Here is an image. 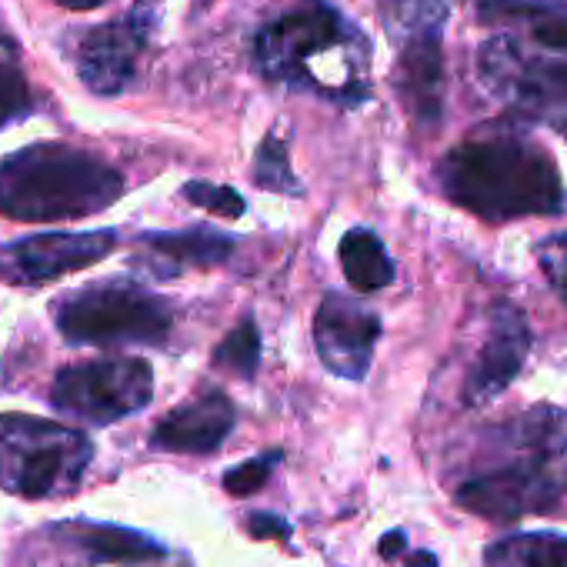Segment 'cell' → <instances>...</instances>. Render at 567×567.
<instances>
[{
  "mask_svg": "<svg viewBox=\"0 0 567 567\" xmlns=\"http://www.w3.org/2000/svg\"><path fill=\"white\" fill-rule=\"evenodd\" d=\"M497 34L477 51L484 91L507 111L567 134V4L564 0H481Z\"/></svg>",
  "mask_w": 567,
  "mask_h": 567,
  "instance_id": "obj_1",
  "label": "cell"
},
{
  "mask_svg": "<svg viewBox=\"0 0 567 567\" xmlns=\"http://www.w3.org/2000/svg\"><path fill=\"white\" fill-rule=\"evenodd\" d=\"M441 190L484 220L547 217L564 210L554 157L524 131L487 124L467 134L437 167Z\"/></svg>",
  "mask_w": 567,
  "mask_h": 567,
  "instance_id": "obj_2",
  "label": "cell"
},
{
  "mask_svg": "<svg viewBox=\"0 0 567 567\" xmlns=\"http://www.w3.org/2000/svg\"><path fill=\"white\" fill-rule=\"evenodd\" d=\"M501 461L457 487V504L491 520L550 511L567 494V411L537 404L494 431Z\"/></svg>",
  "mask_w": 567,
  "mask_h": 567,
  "instance_id": "obj_3",
  "label": "cell"
},
{
  "mask_svg": "<svg viewBox=\"0 0 567 567\" xmlns=\"http://www.w3.org/2000/svg\"><path fill=\"white\" fill-rule=\"evenodd\" d=\"M254 54L270 81L341 104H361L368 97L371 44L328 4H311L267 24Z\"/></svg>",
  "mask_w": 567,
  "mask_h": 567,
  "instance_id": "obj_4",
  "label": "cell"
},
{
  "mask_svg": "<svg viewBox=\"0 0 567 567\" xmlns=\"http://www.w3.org/2000/svg\"><path fill=\"white\" fill-rule=\"evenodd\" d=\"M121 194V174L74 147L44 144L0 161V210L18 220H74L101 214Z\"/></svg>",
  "mask_w": 567,
  "mask_h": 567,
  "instance_id": "obj_5",
  "label": "cell"
},
{
  "mask_svg": "<svg viewBox=\"0 0 567 567\" xmlns=\"http://www.w3.org/2000/svg\"><path fill=\"white\" fill-rule=\"evenodd\" d=\"M94 444L64 424L4 414L0 417V487L21 497H58L81 484Z\"/></svg>",
  "mask_w": 567,
  "mask_h": 567,
  "instance_id": "obj_6",
  "label": "cell"
},
{
  "mask_svg": "<svg viewBox=\"0 0 567 567\" xmlns=\"http://www.w3.org/2000/svg\"><path fill=\"white\" fill-rule=\"evenodd\" d=\"M58 328L71 344H164L171 311L131 280H101L58 305Z\"/></svg>",
  "mask_w": 567,
  "mask_h": 567,
  "instance_id": "obj_7",
  "label": "cell"
},
{
  "mask_svg": "<svg viewBox=\"0 0 567 567\" xmlns=\"http://www.w3.org/2000/svg\"><path fill=\"white\" fill-rule=\"evenodd\" d=\"M154 371L137 358H104L64 368L54 381L51 401L61 414L91 424H111L151 404Z\"/></svg>",
  "mask_w": 567,
  "mask_h": 567,
  "instance_id": "obj_8",
  "label": "cell"
},
{
  "mask_svg": "<svg viewBox=\"0 0 567 567\" xmlns=\"http://www.w3.org/2000/svg\"><path fill=\"white\" fill-rule=\"evenodd\" d=\"M381 338V318L358 298L331 291L315 318L318 354L328 371L348 381H361L371 371L374 344Z\"/></svg>",
  "mask_w": 567,
  "mask_h": 567,
  "instance_id": "obj_9",
  "label": "cell"
},
{
  "mask_svg": "<svg viewBox=\"0 0 567 567\" xmlns=\"http://www.w3.org/2000/svg\"><path fill=\"white\" fill-rule=\"evenodd\" d=\"M527 351H530L527 318L514 305L497 301L491 308L487 338H484V344L467 371V381H464V404L481 408V404L494 401L501 391H507L511 381L520 374Z\"/></svg>",
  "mask_w": 567,
  "mask_h": 567,
  "instance_id": "obj_10",
  "label": "cell"
},
{
  "mask_svg": "<svg viewBox=\"0 0 567 567\" xmlns=\"http://www.w3.org/2000/svg\"><path fill=\"white\" fill-rule=\"evenodd\" d=\"M147 18L131 14L124 21L94 28L81 44V78L94 94H121L134 81L137 58L147 41Z\"/></svg>",
  "mask_w": 567,
  "mask_h": 567,
  "instance_id": "obj_11",
  "label": "cell"
},
{
  "mask_svg": "<svg viewBox=\"0 0 567 567\" xmlns=\"http://www.w3.org/2000/svg\"><path fill=\"white\" fill-rule=\"evenodd\" d=\"M117 244L114 230H87V234H38L28 240H18L11 250L21 277L28 280H51L58 274L97 264L107 257Z\"/></svg>",
  "mask_w": 567,
  "mask_h": 567,
  "instance_id": "obj_12",
  "label": "cell"
},
{
  "mask_svg": "<svg viewBox=\"0 0 567 567\" xmlns=\"http://www.w3.org/2000/svg\"><path fill=\"white\" fill-rule=\"evenodd\" d=\"M230 431H234V404L214 391L171 411L157 424L151 444L174 454H210L224 444Z\"/></svg>",
  "mask_w": 567,
  "mask_h": 567,
  "instance_id": "obj_13",
  "label": "cell"
},
{
  "mask_svg": "<svg viewBox=\"0 0 567 567\" xmlns=\"http://www.w3.org/2000/svg\"><path fill=\"white\" fill-rule=\"evenodd\" d=\"M147 267L154 274H181L187 267H217L230 257L234 240L214 230H181V234H147Z\"/></svg>",
  "mask_w": 567,
  "mask_h": 567,
  "instance_id": "obj_14",
  "label": "cell"
},
{
  "mask_svg": "<svg viewBox=\"0 0 567 567\" xmlns=\"http://www.w3.org/2000/svg\"><path fill=\"white\" fill-rule=\"evenodd\" d=\"M378 18L388 41L398 51L441 44V31L447 24L444 0H378Z\"/></svg>",
  "mask_w": 567,
  "mask_h": 567,
  "instance_id": "obj_15",
  "label": "cell"
},
{
  "mask_svg": "<svg viewBox=\"0 0 567 567\" xmlns=\"http://www.w3.org/2000/svg\"><path fill=\"white\" fill-rule=\"evenodd\" d=\"M484 567H567V537L550 530L507 534L487 544Z\"/></svg>",
  "mask_w": 567,
  "mask_h": 567,
  "instance_id": "obj_16",
  "label": "cell"
},
{
  "mask_svg": "<svg viewBox=\"0 0 567 567\" xmlns=\"http://www.w3.org/2000/svg\"><path fill=\"white\" fill-rule=\"evenodd\" d=\"M341 264H344V274L351 280V288L371 295V291H381L394 280V260L388 257L381 237L374 230H364V227H354L344 234L341 240Z\"/></svg>",
  "mask_w": 567,
  "mask_h": 567,
  "instance_id": "obj_17",
  "label": "cell"
},
{
  "mask_svg": "<svg viewBox=\"0 0 567 567\" xmlns=\"http://www.w3.org/2000/svg\"><path fill=\"white\" fill-rule=\"evenodd\" d=\"M74 534L94 560L134 564V560L164 557V547L157 540L134 534V530H124V527H78Z\"/></svg>",
  "mask_w": 567,
  "mask_h": 567,
  "instance_id": "obj_18",
  "label": "cell"
},
{
  "mask_svg": "<svg viewBox=\"0 0 567 567\" xmlns=\"http://www.w3.org/2000/svg\"><path fill=\"white\" fill-rule=\"evenodd\" d=\"M257 361H260V334L254 328V321H240L214 351V364L230 371V374H240V378H250L257 371Z\"/></svg>",
  "mask_w": 567,
  "mask_h": 567,
  "instance_id": "obj_19",
  "label": "cell"
},
{
  "mask_svg": "<svg viewBox=\"0 0 567 567\" xmlns=\"http://www.w3.org/2000/svg\"><path fill=\"white\" fill-rule=\"evenodd\" d=\"M254 177L260 187L267 190H280V194H305L301 181L291 174L288 167V147L280 144V137H267L257 151V164H254Z\"/></svg>",
  "mask_w": 567,
  "mask_h": 567,
  "instance_id": "obj_20",
  "label": "cell"
},
{
  "mask_svg": "<svg viewBox=\"0 0 567 567\" xmlns=\"http://www.w3.org/2000/svg\"><path fill=\"white\" fill-rule=\"evenodd\" d=\"M31 114V87L11 64H0V131Z\"/></svg>",
  "mask_w": 567,
  "mask_h": 567,
  "instance_id": "obj_21",
  "label": "cell"
},
{
  "mask_svg": "<svg viewBox=\"0 0 567 567\" xmlns=\"http://www.w3.org/2000/svg\"><path fill=\"white\" fill-rule=\"evenodd\" d=\"M184 197L210 214H220V217H240L247 210L244 197L230 187H214V184H204V181H190L184 187Z\"/></svg>",
  "mask_w": 567,
  "mask_h": 567,
  "instance_id": "obj_22",
  "label": "cell"
},
{
  "mask_svg": "<svg viewBox=\"0 0 567 567\" xmlns=\"http://www.w3.org/2000/svg\"><path fill=\"white\" fill-rule=\"evenodd\" d=\"M537 260H540V270H544L547 284L560 295V301L567 305V234L547 237L540 244V250H537Z\"/></svg>",
  "mask_w": 567,
  "mask_h": 567,
  "instance_id": "obj_23",
  "label": "cell"
},
{
  "mask_svg": "<svg viewBox=\"0 0 567 567\" xmlns=\"http://www.w3.org/2000/svg\"><path fill=\"white\" fill-rule=\"evenodd\" d=\"M277 457H280V454H264V457H257V461H247V464L234 467V471L224 477V487H227L230 494H250V491H257V487L267 481V474H270V467L277 464Z\"/></svg>",
  "mask_w": 567,
  "mask_h": 567,
  "instance_id": "obj_24",
  "label": "cell"
},
{
  "mask_svg": "<svg viewBox=\"0 0 567 567\" xmlns=\"http://www.w3.org/2000/svg\"><path fill=\"white\" fill-rule=\"evenodd\" d=\"M250 534L257 537H284L288 534V524L280 517H270V514H250Z\"/></svg>",
  "mask_w": 567,
  "mask_h": 567,
  "instance_id": "obj_25",
  "label": "cell"
},
{
  "mask_svg": "<svg viewBox=\"0 0 567 567\" xmlns=\"http://www.w3.org/2000/svg\"><path fill=\"white\" fill-rule=\"evenodd\" d=\"M401 547H404V534H401V530H394V534H388V537L381 540V554H384V557L401 554Z\"/></svg>",
  "mask_w": 567,
  "mask_h": 567,
  "instance_id": "obj_26",
  "label": "cell"
},
{
  "mask_svg": "<svg viewBox=\"0 0 567 567\" xmlns=\"http://www.w3.org/2000/svg\"><path fill=\"white\" fill-rule=\"evenodd\" d=\"M408 567H437V557H434L431 550H417V554L411 557Z\"/></svg>",
  "mask_w": 567,
  "mask_h": 567,
  "instance_id": "obj_27",
  "label": "cell"
},
{
  "mask_svg": "<svg viewBox=\"0 0 567 567\" xmlns=\"http://www.w3.org/2000/svg\"><path fill=\"white\" fill-rule=\"evenodd\" d=\"M58 4H64V8H97V4H104V0H58Z\"/></svg>",
  "mask_w": 567,
  "mask_h": 567,
  "instance_id": "obj_28",
  "label": "cell"
}]
</instances>
